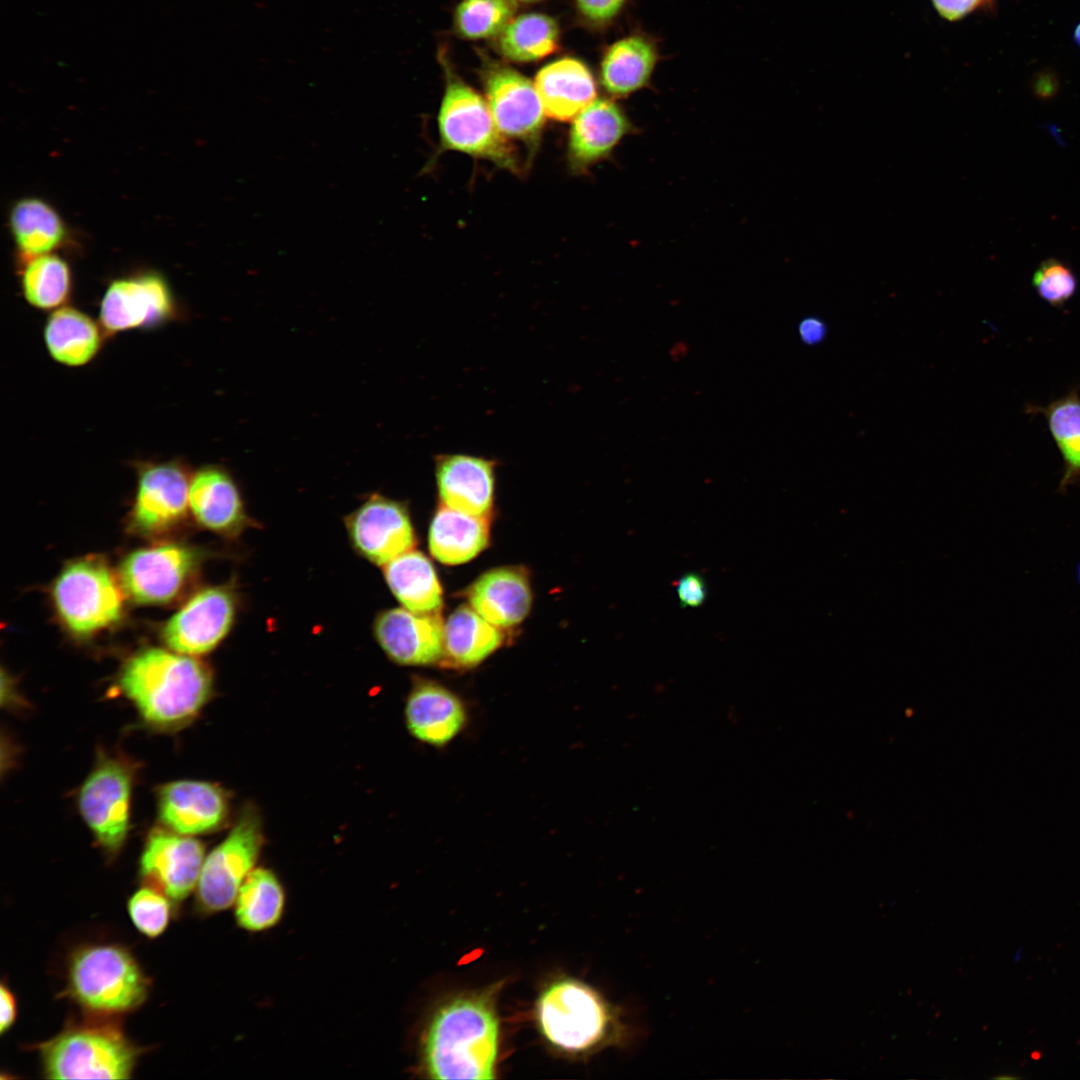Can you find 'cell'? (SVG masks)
<instances>
[{"mask_svg": "<svg viewBox=\"0 0 1080 1080\" xmlns=\"http://www.w3.org/2000/svg\"><path fill=\"white\" fill-rule=\"evenodd\" d=\"M118 683L146 722L171 729L200 712L210 697L213 678L208 666L191 655L148 648L124 663Z\"/></svg>", "mask_w": 1080, "mask_h": 1080, "instance_id": "1", "label": "cell"}, {"mask_svg": "<svg viewBox=\"0 0 1080 1080\" xmlns=\"http://www.w3.org/2000/svg\"><path fill=\"white\" fill-rule=\"evenodd\" d=\"M498 1021L487 995L455 998L434 1015L425 1035V1070L439 1080L494 1079Z\"/></svg>", "mask_w": 1080, "mask_h": 1080, "instance_id": "2", "label": "cell"}, {"mask_svg": "<svg viewBox=\"0 0 1080 1080\" xmlns=\"http://www.w3.org/2000/svg\"><path fill=\"white\" fill-rule=\"evenodd\" d=\"M150 981L133 955L116 944L77 948L67 967V993L89 1013L113 1016L143 1004Z\"/></svg>", "mask_w": 1080, "mask_h": 1080, "instance_id": "3", "label": "cell"}, {"mask_svg": "<svg viewBox=\"0 0 1080 1080\" xmlns=\"http://www.w3.org/2000/svg\"><path fill=\"white\" fill-rule=\"evenodd\" d=\"M39 1051L49 1079H128L141 1054L117 1024L104 1020L69 1026Z\"/></svg>", "mask_w": 1080, "mask_h": 1080, "instance_id": "4", "label": "cell"}, {"mask_svg": "<svg viewBox=\"0 0 1080 1080\" xmlns=\"http://www.w3.org/2000/svg\"><path fill=\"white\" fill-rule=\"evenodd\" d=\"M121 587L104 560L89 556L66 564L52 585L51 598L64 628L77 638H88L122 619Z\"/></svg>", "mask_w": 1080, "mask_h": 1080, "instance_id": "5", "label": "cell"}, {"mask_svg": "<svg viewBox=\"0 0 1080 1080\" xmlns=\"http://www.w3.org/2000/svg\"><path fill=\"white\" fill-rule=\"evenodd\" d=\"M438 156L456 151L520 174L517 151L498 130L487 102L461 79L449 75L438 114Z\"/></svg>", "mask_w": 1080, "mask_h": 1080, "instance_id": "6", "label": "cell"}, {"mask_svg": "<svg viewBox=\"0 0 1080 1080\" xmlns=\"http://www.w3.org/2000/svg\"><path fill=\"white\" fill-rule=\"evenodd\" d=\"M263 846L262 825L254 808H245L235 825L205 856L195 890V906L204 915L233 906L237 893L256 863Z\"/></svg>", "mask_w": 1080, "mask_h": 1080, "instance_id": "7", "label": "cell"}, {"mask_svg": "<svg viewBox=\"0 0 1080 1080\" xmlns=\"http://www.w3.org/2000/svg\"><path fill=\"white\" fill-rule=\"evenodd\" d=\"M610 1012L601 997L575 980L553 983L541 994L537 1017L544 1036L555 1046L581 1051L595 1046L607 1033Z\"/></svg>", "mask_w": 1080, "mask_h": 1080, "instance_id": "8", "label": "cell"}, {"mask_svg": "<svg viewBox=\"0 0 1080 1080\" xmlns=\"http://www.w3.org/2000/svg\"><path fill=\"white\" fill-rule=\"evenodd\" d=\"M133 777L126 760L102 755L80 789V813L110 856L118 854L128 835Z\"/></svg>", "mask_w": 1080, "mask_h": 1080, "instance_id": "9", "label": "cell"}, {"mask_svg": "<svg viewBox=\"0 0 1080 1080\" xmlns=\"http://www.w3.org/2000/svg\"><path fill=\"white\" fill-rule=\"evenodd\" d=\"M198 564L199 555L190 546L159 544L129 553L120 564L119 581L138 604H169L183 594Z\"/></svg>", "mask_w": 1080, "mask_h": 1080, "instance_id": "10", "label": "cell"}, {"mask_svg": "<svg viewBox=\"0 0 1080 1080\" xmlns=\"http://www.w3.org/2000/svg\"><path fill=\"white\" fill-rule=\"evenodd\" d=\"M487 105L500 133L519 141L532 161L542 138L546 112L528 78L505 66H492L483 77Z\"/></svg>", "mask_w": 1080, "mask_h": 1080, "instance_id": "11", "label": "cell"}, {"mask_svg": "<svg viewBox=\"0 0 1080 1080\" xmlns=\"http://www.w3.org/2000/svg\"><path fill=\"white\" fill-rule=\"evenodd\" d=\"M236 602L227 587L204 588L166 622L161 637L178 653L197 656L213 650L230 630Z\"/></svg>", "mask_w": 1080, "mask_h": 1080, "instance_id": "12", "label": "cell"}, {"mask_svg": "<svg viewBox=\"0 0 1080 1080\" xmlns=\"http://www.w3.org/2000/svg\"><path fill=\"white\" fill-rule=\"evenodd\" d=\"M190 482L185 470L175 463L144 468L129 514V528L139 535L153 537L178 527L187 516Z\"/></svg>", "mask_w": 1080, "mask_h": 1080, "instance_id": "13", "label": "cell"}, {"mask_svg": "<svg viewBox=\"0 0 1080 1080\" xmlns=\"http://www.w3.org/2000/svg\"><path fill=\"white\" fill-rule=\"evenodd\" d=\"M205 849L191 836L154 830L147 838L140 858V875L150 886L175 905L196 890Z\"/></svg>", "mask_w": 1080, "mask_h": 1080, "instance_id": "14", "label": "cell"}, {"mask_svg": "<svg viewBox=\"0 0 1080 1080\" xmlns=\"http://www.w3.org/2000/svg\"><path fill=\"white\" fill-rule=\"evenodd\" d=\"M639 128L614 98H596L574 119L568 133L567 162L575 175L587 173L611 157L627 136Z\"/></svg>", "mask_w": 1080, "mask_h": 1080, "instance_id": "15", "label": "cell"}, {"mask_svg": "<svg viewBox=\"0 0 1080 1080\" xmlns=\"http://www.w3.org/2000/svg\"><path fill=\"white\" fill-rule=\"evenodd\" d=\"M355 548L377 565H386L415 545L413 527L399 503L373 496L346 520Z\"/></svg>", "mask_w": 1080, "mask_h": 1080, "instance_id": "16", "label": "cell"}, {"mask_svg": "<svg viewBox=\"0 0 1080 1080\" xmlns=\"http://www.w3.org/2000/svg\"><path fill=\"white\" fill-rule=\"evenodd\" d=\"M173 301L166 282L156 274L113 281L100 306V321L110 333L150 326L166 320Z\"/></svg>", "mask_w": 1080, "mask_h": 1080, "instance_id": "17", "label": "cell"}, {"mask_svg": "<svg viewBox=\"0 0 1080 1080\" xmlns=\"http://www.w3.org/2000/svg\"><path fill=\"white\" fill-rule=\"evenodd\" d=\"M158 816L175 833L195 836L218 829L228 815L223 790L209 782L180 780L162 786L157 797Z\"/></svg>", "mask_w": 1080, "mask_h": 1080, "instance_id": "18", "label": "cell"}, {"mask_svg": "<svg viewBox=\"0 0 1080 1080\" xmlns=\"http://www.w3.org/2000/svg\"><path fill=\"white\" fill-rule=\"evenodd\" d=\"M443 628L439 614L396 608L377 616L374 633L382 649L396 663L429 665L443 657Z\"/></svg>", "mask_w": 1080, "mask_h": 1080, "instance_id": "19", "label": "cell"}, {"mask_svg": "<svg viewBox=\"0 0 1080 1080\" xmlns=\"http://www.w3.org/2000/svg\"><path fill=\"white\" fill-rule=\"evenodd\" d=\"M493 460L466 454H441L435 475L441 503L454 510L488 516L495 489Z\"/></svg>", "mask_w": 1080, "mask_h": 1080, "instance_id": "20", "label": "cell"}, {"mask_svg": "<svg viewBox=\"0 0 1080 1080\" xmlns=\"http://www.w3.org/2000/svg\"><path fill=\"white\" fill-rule=\"evenodd\" d=\"M660 59L655 39L641 31L612 43L600 64V81L611 98H626L650 86Z\"/></svg>", "mask_w": 1080, "mask_h": 1080, "instance_id": "21", "label": "cell"}, {"mask_svg": "<svg viewBox=\"0 0 1080 1080\" xmlns=\"http://www.w3.org/2000/svg\"><path fill=\"white\" fill-rule=\"evenodd\" d=\"M471 607L499 628L521 623L531 608L527 574L518 567H501L482 574L468 589Z\"/></svg>", "mask_w": 1080, "mask_h": 1080, "instance_id": "22", "label": "cell"}, {"mask_svg": "<svg viewBox=\"0 0 1080 1080\" xmlns=\"http://www.w3.org/2000/svg\"><path fill=\"white\" fill-rule=\"evenodd\" d=\"M189 508L202 527L224 536L237 535L247 521L235 483L214 467L201 469L191 479Z\"/></svg>", "mask_w": 1080, "mask_h": 1080, "instance_id": "23", "label": "cell"}, {"mask_svg": "<svg viewBox=\"0 0 1080 1080\" xmlns=\"http://www.w3.org/2000/svg\"><path fill=\"white\" fill-rule=\"evenodd\" d=\"M405 716L413 736L436 746L454 738L466 720L460 699L445 687L430 681H420L413 687Z\"/></svg>", "mask_w": 1080, "mask_h": 1080, "instance_id": "24", "label": "cell"}, {"mask_svg": "<svg viewBox=\"0 0 1080 1080\" xmlns=\"http://www.w3.org/2000/svg\"><path fill=\"white\" fill-rule=\"evenodd\" d=\"M535 86L546 115L556 121H570L597 96L590 69L580 60L563 58L544 66L535 77Z\"/></svg>", "mask_w": 1080, "mask_h": 1080, "instance_id": "25", "label": "cell"}, {"mask_svg": "<svg viewBox=\"0 0 1080 1080\" xmlns=\"http://www.w3.org/2000/svg\"><path fill=\"white\" fill-rule=\"evenodd\" d=\"M489 542L487 516L460 512L443 504L430 525L428 546L432 556L447 565L465 563L482 552Z\"/></svg>", "mask_w": 1080, "mask_h": 1080, "instance_id": "26", "label": "cell"}, {"mask_svg": "<svg viewBox=\"0 0 1080 1080\" xmlns=\"http://www.w3.org/2000/svg\"><path fill=\"white\" fill-rule=\"evenodd\" d=\"M500 629L471 606H459L444 623L442 659L447 665L462 668L481 663L501 646Z\"/></svg>", "mask_w": 1080, "mask_h": 1080, "instance_id": "27", "label": "cell"}, {"mask_svg": "<svg viewBox=\"0 0 1080 1080\" xmlns=\"http://www.w3.org/2000/svg\"><path fill=\"white\" fill-rule=\"evenodd\" d=\"M384 576L404 608L419 614H439L442 588L430 560L410 550L385 565Z\"/></svg>", "mask_w": 1080, "mask_h": 1080, "instance_id": "28", "label": "cell"}, {"mask_svg": "<svg viewBox=\"0 0 1080 1080\" xmlns=\"http://www.w3.org/2000/svg\"><path fill=\"white\" fill-rule=\"evenodd\" d=\"M285 905V890L276 874L256 867L242 883L232 907L241 929L259 933L280 922Z\"/></svg>", "mask_w": 1080, "mask_h": 1080, "instance_id": "29", "label": "cell"}, {"mask_svg": "<svg viewBox=\"0 0 1080 1080\" xmlns=\"http://www.w3.org/2000/svg\"><path fill=\"white\" fill-rule=\"evenodd\" d=\"M44 339L50 355L68 366H81L89 362L101 344L97 324L83 312L62 307L48 318Z\"/></svg>", "mask_w": 1080, "mask_h": 1080, "instance_id": "30", "label": "cell"}, {"mask_svg": "<svg viewBox=\"0 0 1080 1080\" xmlns=\"http://www.w3.org/2000/svg\"><path fill=\"white\" fill-rule=\"evenodd\" d=\"M9 226L18 250L29 259L49 254L66 235L59 214L37 198L18 201L10 212Z\"/></svg>", "mask_w": 1080, "mask_h": 1080, "instance_id": "31", "label": "cell"}, {"mask_svg": "<svg viewBox=\"0 0 1080 1080\" xmlns=\"http://www.w3.org/2000/svg\"><path fill=\"white\" fill-rule=\"evenodd\" d=\"M1028 410L1042 413L1047 419L1064 462L1058 488L1063 493L1069 485L1080 480V397L1073 390L1047 406H1031Z\"/></svg>", "mask_w": 1080, "mask_h": 1080, "instance_id": "32", "label": "cell"}, {"mask_svg": "<svg viewBox=\"0 0 1080 1080\" xmlns=\"http://www.w3.org/2000/svg\"><path fill=\"white\" fill-rule=\"evenodd\" d=\"M558 36L557 23L551 17L523 14L512 19L500 33L499 49L511 61H535L556 49Z\"/></svg>", "mask_w": 1080, "mask_h": 1080, "instance_id": "33", "label": "cell"}, {"mask_svg": "<svg viewBox=\"0 0 1080 1080\" xmlns=\"http://www.w3.org/2000/svg\"><path fill=\"white\" fill-rule=\"evenodd\" d=\"M25 299L40 309H53L66 301L71 290V273L59 256L44 254L29 259L22 275Z\"/></svg>", "mask_w": 1080, "mask_h": 1080, "instance_id": "34", "label": "cell"}, {"mask_svg": "<svg viewBox=\"0 0 1080 1080\" xmlns=\"http://www.w3.org/2000/svg\"><path fill=\"white\" fill-rule=\"evenodd\" d=\"M515 0H463L455 13L458 32L468 39L500 34L516 11Z\"/></svg>", "mask_w": 1080, "mask_h": 1080, "instance_id": "35", "label": "cell"}, {"mask_svg": "<svg viewBox=\"0 0 1080 1080\" xmlns=\"http://www.w3.org/2000/svg\"><path fill=\"white\" fill-rule=\"evenodd\" d=\"M173 902L160 891L144 885L128 900V913L134 926L145 936L155 938L167 928Z\"/></svg>", "mask_w": 1080, "mask_h": 1080, "instance_id": "36", "label": "cell"}, {"mask_svg": "<svg viewBox=\"0 0 1080 1080\" xmlns=\"http://www.w3.org/2000/svg\"><path fill=\"white\" fill-rule=\"evenodd\" d=\"M1032 285L1040 298L1054 307L1063 306L1077 290V278L1065 263L1049 258L1033 274Z\"/></svg>", "mask_w": 1080, "mask_h": 1080, "instance_id": "37", "label": "cell"}, {"mask_svg": "<svg viewBox=\"0 0 1080 1080\" xmlns=\"http://www.w3.org/2000/svg\"><path fill=\"white\" fill-rule=\"evenodd\" d=\"M675 593L682 608H699L708 596L705 577L696 571H687L674 583Z\"/></svg>", "mask_w": 1080, "mask_h": 1080, "instance_id": "38", "label": "cell"}, {"mask_svg": "<svg viewBox=\"0 0 1080 1080\" xmlns=\"http://www.w3.org/2000/svg\"><path fill=\"white\" fill-rule=\"evenodd\" d=\"M629 0H576L582 16L595 25H605L615 20Z\"/></svg>", "mask_w": 1080, "mask_h": 1080, "instance_id": "39", "label": "cell"}, {"mask_svg": "<svg viewBox=\"0 0 1080 1080\" xmlns=\"http://www.w3.org/2000/svg\"><path fill=\"white\" fill-rule=\"evenodd\" d=\"M0 999V1033L4 1034L13 1026L17 1016L15 995L5 983L1 984Z\"/></svg>", "mask_w": 1080, "mask_h": 1080, "instance_id": "40", "label": "cell"}, {"mask_svg": "<svg viewBox=\"0 0 1080 1080\" xmlns=\"http://www.w3.org/2000/svg\"><path fill=\"white\" fill-rule=\"evenodd\" d=\"M799 336L807 345H816L823 341L827 328L825 323L818 318L808 317L799 324Z\"/></svg>", "mask_w": 1080, "mask_h": 1080, "instance_id": "41", "label": "cell"}, {"mask_svg": "<svg viewBox=\"0 0 1080 1080\" xmlns=\"http://www.w3.org/2000/svg\"><path fill=\"white\" fill-rule=\"evenodd\" d=\"M1076 578H1077L1078 584L1080 585V563L1078 564L1077 569H1076Z\"/></svg>", "mask_w": 1080, "mask_h": 1080, "instance_id": "42", "label": "cell"}, {"mask_svg": "<svg viewBox=\"0 0 1080 1080\" xmlns=\"http://www.w3.org/2000/svg\"><path fill=\"white\" fill-rule=\"evenodd\" d=\"M1077 40L1080 42V26L1076 32Z\"/></svg>", "mask_w": 1080, "mask_h": 1080, "instance_id": "43", "label": "cell"}, {"mask_svg": "<svg viewBox=\"0 0 1080 1080\" xmlns=\"http://www.w3.org/2000/svg\"><path fill=\"white\" fill-rule=\"evenodd\" d=\"M520 1H523V2H532V1H537V0H520Z\"/></svg>", "mask_w": 1080, "mask_h": 1080, "instance_id": "44", "label": "cell"}, {"mask_svg": "<svg viewBox=\"0 0 1080 1080\" xmlns=\"http://www.w3.org/2000/svg\"><path fill=\"white\" fill-rule=\"evenodd\" d=\"M986 1V0H985Z\"/></svg>", "mask_w": 1080, "mask_h": 1080, "instance_id": "45", "label": "cell"}]
</instances>
